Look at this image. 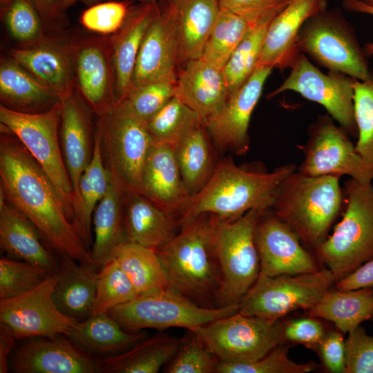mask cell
<instances>
[{"instance_id":"obj_1","label":"cell","mask_w":373,"mask_h":373,"mask_svg":"<svg viewBox=\"0 0 373 373\" xmlns=\"http://www.w3.org/2000/svg\"><path fill=\"white\" fill-rule=\"evenodd\" d=\"M0 127V194L32 222L49 248L93 263L50 178L21 142Z\"/></svg>"},{"instance_id":"obj_2","label":"cell","mask_w":373,"mask_h":373,"mask_svg":"<svg viewBox=\"0 0 373 373\" xmlns=\"http://www.w3.org/2000/svg\"><path fill=\"white\" fill-rule=\"evenodd\" d=\"M296 169L290 163L268 172L238 166L231 160L222 161L216 165L204 186L191 196L179 224L204 213L232 220L252 209H271L283 182Z\"/></svg>"},{"instance_id":"obj_3","label":"cell","mask_w":373,"mask_h":373,"mask_svg":"<svg viewBox=\"0 0 373 373\" xmlns=\"http://www.w3.org/2000/svg\"><path fill=\"white\" fill-rule=\"evenodd\" d=\"M220 219L204 213L182 225V229L156 251L169 287L195 303L211 307L220 285L216 235Z\"/></svg>"},{"instance_id":"obj_4","label":"cell","mask_w":373,"mask_h":373,"mask_svg":"<svg viewBox=\"0 0 373 373\" xmlns=\"http://www.w3.org/2000/svg\"><path fill=\"white\" fill-rule=\"evenodd\" d=\"M340 178L309 176L296 169L280 189L271 211L308 248L315 250L327 238L345 204Z\"/></svg>"},{"instance_id":"obj_5","label":"cell","mask_w":373,"mask_h":373,"mask_svg":"<svg viewBox=\"0 0 373 373\" xmlns=\"http://www.w3.org/2000/svg\"><path fill=\"white\" fill-rule=\"evenodd\" d=\"M343 189V218L314 250L336 282L373 258V183L349 178Z\"/></svg>"},{"instance_id":"obj_6","label":"cell","mask_w":373,"mask_h":373,"mask_svg":"<svg viewBox=\"0 0 373 373\" xmlns=\"http://www.w3.org/2000/svg\"><path fill=\"white\" fill-rule=\"evenodd\" d=\"M95 130L100 137L104 164L122 198L142 194L144 168L154 144L146 122L115 104L98 117Z\"/></svg>"},{"instance_id":"obj_7","label":"cell","mask_w":373,"mask_h":373,"mask_svg":"<svg viewBox=\"0 0 373 373\" xmlns=\"http://www.w3.org/2000/svg\"><path fill=\"white\" fill-rule=\"evenodd\" d=\"M267 211L252 209L237 219L220 220L216 235L220 271L216 298L218 307L239 303L256 281L260 265L256 228Z\"/></svg>"},{"instance_id":"obj_8","label":"cell","mask_w":373,"mask_h":373,"mask_svg":"<svg viewBox=\"0 0 373 373\" xmlns=\"http://www.w3.org/2000/svg\"><path fill=\"white\" fill-rule=\"evenodd\" d=\"M297 44L300 52L328 71L359 81L373 78L353 28L337 10L326 9L309 19L300 30Z\"/></svg>"},{"instance_id":"obj_9","label":"cell","mask_w":373,"mask_h":373,"mask_svg":"<svg viewBox=\"0 0 373 373\" xmlns=\"http://www.w3.org/2000/svg\"><path fill=\"white\" fill-rule=\"evenodd\" d=\"M239 303L220 307L201 306L168 287L111 309L108 314L125 330L184 327L191 330L215 320L238 312Z\"/></svg>"},{"instance_id":"obj_10","label":"cell","mask_w":373,"mask_h":373,"mask_svg":"<svg viewBox=\"0 0 373 373\" xmlns=\"http://www.w3.org/2000/svg\"><path fill=\"white\" fill-rule=\"evenodd\" d=\"M61 108L62 101L39 113H19L0 105V123L21 142L50 178L72 222L75 194L60 146Z\"/></svg>"},{"instance_id":"obj_11","label":"cell","mask_w":373,"mask_h":373,"mask_svg":"<svg viewBox=\"0 0 373 373\" xmlns=\"http://www.w3.org/2000/svg\"><path fill=\"white\" fill-rule=\"evenodd\" d=\"M219 361L245 363L259 359L285 341L278 321L237 312L190 330Z\"/></svg>"},{"instance_id":"obj_12","label":"cell","mask_w":373,"mask_h":373,"mask_svg":"<svg viewBox=\"0 0 373 373\" xmlns=\"http://www.w3.org/2000/svg\"><path fill=\"white\" fill-rule=\"evenodd\" d=\"M336 283L327 267L314 272L269 276L259 274L239 303L238 312L277 321L298 309H310Z\"/></svg>"},{"instance_id":"obj_13","label":"cell","mask_w":373,"mask_h":373,"mask_svg":"<svg viewBox=\"0 0 373 373\" xmlns=\"http://www.w3.org/2000/svg\"><path fill=\"white\" fill-rule=\"evenodd\" d=\"M303 154L297 171L309 176L348 175L363 183L372 182L373 172L359 155L348 134L327 113L318 115L309 126Z\"/></svg>"},{"instance_id":"obj_14","label":"cell","mask_w":373,"mask_h":373,"mask_svg":"<svg viewBox=\"0 0 373 373\" xmlns=\"http://www.w3.org/2000/svg\"><path fill=\"white\" fill-rule=\"evenodd\" d=\"M289 68L287 78L267 97L272 98L285 91L297 93L321 104L348 135L357 137L354 102L355 79L339 73H325L303 52Z\"/></svg>"},{"instance_id":"obj_15","label":"cell","mask_w":373,"mask_h":373,"mask_svg":"<svg viewBox=\"0 0 373 373\" xmlns=\"http://www.w3.org/2000/svg\"><path fill=\"white\" fill-rule=\"evenodd\" d=\"M58 273H50L30 291L0 300V323L17 339L67 336L79 321L66 316L57 307L53 291Z\"/></svg>"},{"instance_id":"obj_16","label":"cell","mask_w":373,"mask_h":373,"mask_svg":"<svg viewBox=\"0 0 373 373\" xmlns=\"http://www.w3.org/2000/svg\"><path fill=\"white\" fill-rule=\"evenodd\" d=\"M75 90L94 115L102 116L117 103L110 36L72 37Z\"/></svg>"},{"instance_id":"obj_17","label":"cell","mask_w":373,"mask_h":373,"mask_svg":"<svg viewBox=\"0 0 373 373\" xmlns=\"http://www.w3.org/2000/svg\"><path fill=\"white\" fill-rule=\"evenodd\" d=\"M255 240L260 274L276 276L319 269L315 258L303 247L298 235L271 209L267 211L258 222Z\"/></svg>"},{"instance_id":"obj_18","label":"cell","mask_w":373,"mask_h":373,"mask_svg":"<svg viewBox=\"0 0 373 373\" xmlns=\"http://www.w3.org/2000/svg\"><path fill=\"white\" fill-rule=\"evenodd\" d=\"M272 70L256 66L247 80L229 95L220 111L204 122L205 128L220 148L238 155L247 152L251 117Z\"/></svg>"},{"instance_id":"obj_19","label":"cell","mask_w":373,"mask_h":373,"mask_svg":"<svg viewBox=\"0 0 373 373\" xmlns=\"http://www.w3.org/2000/svg\"><path fill=\"white\" fill-rule=\"evenodd\" d=\"M10 368L17 373H96L97 358L66 336L38 337L12 354Z\"/></svg>"},{"instance_id":"obj_20","label":"cell","mask_w":373,"mask_h":373,"mask_svg":"<svg viewBox=\"0 0 373 373\" xmlns=\"http://www.w3.org/2000/svg\"><path fill=\"white\" fill-rule=\"evenodd\" d=\"M71 40L48 35L35 45L11 48L9 56L64 101L75 91Z\"/></svg>"},{"instance_id":"obj_21","label":"cell","mask_w":373,"mask_h":373,"mask_svg":"<svg viewBox=\"0 0 373 373\" xmlns=\"http://www.w3.org/2000/svg\"><path fill=\"white\" fill-rule=\"evenodd\" d=\"M327 6V0H291L269 25L256 66L290 68L300 53L297 44L300 30Z\"/></svg>"},{"instance_id":"obj_22","label":"cell","mask_w":373,"mask_h":373,"mask_svg":"<svg viewBox=\"0 0 373 373\" xmlns=\"http://www.w3.org/2000/svg\"><path fill=\"white\" fill-rule=\"evenodd\" d=\"M93 115V113L75 90L69 97L62 101L60 146L73 188L75 203L78 198L81 177L90 162L94 152L95 129Z\"/></svg>"},{"instance_id":"obj_23","label":"cell","mask_w":373,"mask_h":373,"mask_svg":"<svg viewBox=\"0 0 373 373\" xmlns=\"http://www.w3.org/2000/svg\"><path fill=\"white\" fill-rule=\"evenodd\" d=\"M180 63L175 30L166 12L160 10L142 41L133 74L132 87L176 78L175 68Z\"/></svg>"},{"instance_id":"obj_24","label":"cell","mask_w":373,"mask_h":373,"mask_svg":"<svg viewBox=\"0 0 373 373\" xmlns=\"http://www.w3.org/2000/svg\"><path fill=\"white\" fill-rule=\"evenodd\" d=\"M142 194L179 222L191 195L182 178L173 146L155 143L152 146L144 168Z\"/></svg>"},{"instance_id":"obj_25","label":"cell","mask_w":373,"mask_h":373,"mask_svg":"<svg viewBox=\"0 0 373 373\" xmlns=\"http://www.w3.org/2000/svg\"><path fill=\"white\" fill-rule=\"evenodd\" d=\"M177 75L175 95L204 122L224 106L229 93L222 70L202 58L185 63Z\"/></svg>"},{"instance_id":"obj_26","label":"cell","mask_w":373,"mask_h":373,"mask_svg":"<svg viewBox=\"0 0 373 373\" xmlns=\"http://www.w3.org/2000/svg\"><path fill=\"white\" fill-rule=\"evenodd\" d=\"M160 11L156 1H144L131 8L122 27L110 36L116 79L117 103L127 95L132 87L133 74L142 41L150 24Z\"/></svg>"},{"instance_id":"obj_27","label":"cell","mask_w":373,"mask_h":373,"mask_svg":"<svg viewBox=\"0 0 373 373\" xmlns=\"http://www.w3.org/2000/svg\"><path fill=\"white\" fill-rule=\"evenodd\" d=\"M32 222L0 194V247L7 257L57 272L59 264Z\"/></svg>"},{"instance_id":"obj_28","label":"cell","mask_w":373,"mask_h":373,"mask_svg":"<svg viewBox=\"0 0 373 373\" xmlns=\"http://www.w3.org/2000/svg\"><path fill=\"white\" fill-rule=\"evenodd\" d=\"M220 10L219 0H169L164 10L175 30L180 62L199 59Z\"/></svg>"},{"instance_id":"obj_29","label":"cell","mask_w":373,"mask_h":373,"mask_svg":"<svg viewBox=\"0 0 373 373\" xmlns=\"http://www.w3.org/2000/svg\"><path fill=\"white\" fill-rule=\"evenodd\" d=\"M126 240L154 249L162 247L175 235L178 220L141 193L122 198Z\"/></svg>"},{"instance_id":"obj_30","label":"cell","mask_w":373,"mask_h":373,"mask_svg":"<svg viewBox=\"0 0 373 373\" xmlns=\"http://www.w3.org/2000/svg\"><path fill=\"white\" fill-rule=\"evenodd\" d=\"M99 269L93 263L61 256L53 299L62 313L77 321L92 315Z\"/></svg>"},{"instance_id":"obj_31","label":"cell","mask_w":373,"mask_h":373,"mask_svg":"<svg viewBox=\"0 0 373 373\" xmlns=\"http://www.w3.org/2000/svg\"><path fill=\"white\" fill-rule=\"evenodd\" d=\"M0 101L1 105L14 111L39 113L61 100L9 56L1 59Z\"/></svg>"},{"instance_id":"obj_32","label":"cell","mask_w":373,"mask_h":373,"mask_svg":"<svg viewBox=\"0 0 373 373\" xmlns=\"http://www.w3.org/2000/svg\"><path fill=\"white\" fill-rule=\"evenodd\" d=\"M79 349L96 358L115 356L134 347L146 337L142 332L125 330L108 313L90 316L66 336Z\"/></svg>"},{"instance_id":"obj_33","label":"cell","mask_w":373,"mask_h":373,"mask_svg":"<svg viewBox=\"0 0 373 373\" xmlns=\"http://www.w3.org/2000/svg\"><path fill=\"white\" fill-rule=\"evenodd\" d=\"M184 339L165 334L145 338L123 353L97 358L99 372H158L175 356Z\"/></svg>"},{"instance_id":"obj_34","label":"cell","mask_w":373,"mask_h":373,"mask_svg":"<svg viewBox=\"0 0 373 373\" xmlns=\"http://www.w3.org/2000/svg\"><path fill=\"white\" fill-rule=\"evenodd\" d=\"M111 184V177L103 162L100 137L95 130V148L92 160L79 182L78 198L73 207V227L90 251L94 211Z\"/></svg>"},{"instance_id":"obj_35","label":"cell","mask_w":373,"mask_h":373,"mask_svg":"<svg viewBox=\"0 0 373 373\" xmlns=\"http://www.w3.org/2000/svg\"><path fill=\"white\" fill-rule=\"evenodd\" d=\"M93 224L94 239L90 255L93 263L101 268L113 258L117 249L127 242L122 198L112 183L94 211Z\"/></svg>"},{"instance_id":"obj_36","label":"cell","mask_w":373,"mask_h":373,"mask_svg":"<svg viewBox=\"0 0 373 373\" xmlns=\"http://www.w3.org/2000/svg\"><path fill=\"white\" fill-rule=\"evenodd\" d=\"M310 316L332 321L338 331L349 333L373 319V287L329 291L312 308Z\"/></svg>"},{"instance_id":"obj_37","label":"cell","mask_w":373,"mask_h":373,"mask_svg":"<svg viewBox=\"0 0 373 373\" xmlns=\"http://www.w3.org/2000/svg\"><path fill=\"white\" fill-rule=\"evenodd\" d=\"M113 258L131 280L138 296L169 287L155 250L127 241L117 249Z\"/></svg>"},{"instance_id":"obj_38","label":"cell","mask_w":373,"mask_h":373,"mask_svg":"<svg viewBox=\"0 0 373 373\" xmlns=\"http://www.w3.org/2000/svg\"><path fill=\"white\" fill-rule=\"evenodd\" d=\"M173 149L184 183L192 196L204 186L216 167L204 125L188 133Z\"/></svg>"},{"instance_id":"obj_39","label":"cell","mask_w":373,"mask_h":373,"mask_svg":"<svg viewBox=\"0 0 373 373\" xmlns=\"http://www.w3.org/2000/svg\"><path fill=\"white\" fill-rule=\"evenodd\" d=\"M155 144L174 147L193 130L204 124L202 119L178 97H172L146 122Z\"/></svg>"},{"instance_id":"obj_40","label":"cell","mask_w":373,"mask_h":373,"mask_svg":"<svg viewBox=\"0 0 373 373\" xmlns=\"http://www.w3.org/2000/svg\"><path fill=\"white\" fill-rule=\"evenodd\" d=\"M251 28L238 15L220 8L200 58L223 70Z\"/></svg>"},{"instance_id":"obj_41","label":"cell","mask_w":373,"mask_h":373,"mask_svg":"<svg viewBox=\"0 0 373 373\" xmlns=\"http://www.w3.org/2000/svg\"><path fill=\"white\" fill-rule=\"evenodd\" d=\"M137 296L131 280L113 258L99 269L92 315L108 313Z\"/></svg>"},{"instance_id":"obj_42","label":"cell","mask_w":373,"mask_h":373,"mask_svg":"<svg viewBox=\"0 0 373 373\" xmlns=\"http://www.w3.org/2000/svg\"><path fill=\"white\" fill-rule=\"evenodd\" d=\"M268 26L251 28L224 67L229 95L240 88L255 70Z\"/></svg>"},{"instance_id":"obj_43","label":"cell","mask_w":373,"mask_h":373,"mask_svg":"<svg viewBox=\"0 0 373 373\" xmlns=\"http://www.w3.org/2000/svg\"><path fill=\"white\" fill-rule=\"evenodd\" d=\"M1 10L7 30L19 47L35 45L48 36L32 0H12Z\"/></svg>"},{"instance_id":"obj_44","label":"cell","mask_w":373,"mask_h":373,"mask_svg":"<svg viewBox=\"0 0 373 373\" xmlns=\"http://www.w3.org/2000/svg\"><path fill=\"white\" fill-rule=\"evenodd\" d=\"M176 79H166L132 87L116 104L146 122L175 96Z\"/></svg>"},{"instance_id":"obj_45","label":"cell","mask_w":373,"mask_h":373,"mask_svg":"<svg viewBox=\"0 0 373 373\" xmlns=\"http://www.w3.org/2000/svg\"><path fill=\"white\" fill-rule=\"evenodd\" d=\"M50 273L26 261L3 257L0 259V300L22 295L41 283Z\"/></svg>"},{"instance_id":"obj_46","label":"cell","mask_w":373,"mask_h":373,"mask_svg":"<svg viewBox=\"0 0 373 373\" xmlns=\"http://www.w3.org/2000/svg\"><path fill=\"white\" fill-rule=\"evenodd\" d=\"M354 117L357 128L355 149L373 172V78L355 79Z\"/></svg>"},{"instance_id":"obj_47","label":"cell","mask_w":373,"mask_h":373,"mask_svg":"<svg viewBox=\"0 0 373 373\" xmlns=\"http://www.w3.org/2000/svg\"><path fill=\"white\" fill-rule=\"evenodd\" d=\"M289 346L283 343L269 353L256 361L245 363H225L218 361V373H307L316 369L313 362L298 363L288 355Z\"/></svg>"},{"instance_id":"obj_48","label":"cell","mask_w":373,"mask_h":373,"mask_svg":"<svg viewBox=\"0 0 373 373\" xmlns=\"http://www.w3.org/2000/svg\"><path fill=\"white\" fill-rule=\"evenodd\" d=\"M131 8L129 3L108 1L91 5L81 15V25L99 35L111 36L124 23Z\"/></svg>"},{"instance_id":"obj_49","label":"cell","mask_w":373,"mask_h":373,"mask_svg":"<svg viewBox=\"0 0 373 373\" xmlns=\"http://www.w3.org/2000/svg\"><path fill=\"white\" fill-rule=\"evenodd\" d=\"M192 333V332H191ZM186 338L180 348L168 363L165 372L212 373L216 372V362L192 333Z\"/></svg>"},{"instance_id":"obj_50","label":"cell","mask_w":373,"mask_h":373,"mask_svg":"<svg viewBox=\"0 0 373 373\" xmlns=\"http://www.w3.org/2000/svg\"><path fill=\"white\" fill-rule=\"evenodd\" d=\"M291 0H219L220 8L235 13L250 27L269 25Z\"/></svg>"},{"instance_id":"obj_51","label":"cell","mask_w":373,"mask_h":373,"mask_svg":"<svg viewBox=\"0 0 373 373\" xmlns=\"http://www.w3.org/2000/svg\"><path fill=\"white\" fill-rule=\"evenodd\" d=\"M345 373H373V336L358 326L345 340Z\"/></svg>"},{"instance_id":"obj_52","label":"cell","mask_w":373,"mask_h":373,"mask_svg":"<svg viewBox=\"0 0 373 373\" xmlns=\"http://www.w3.org/2000/svg\"><path fill=\"white\" fill-rule=\"evenodd\" d=\"M283 327L285 340L302 344L313 350L318 349L327 333L322 323L312 316L291 320Z\"/></svg>"},{"instance_id":"obj_53","label":"cell","mask_w":373,"mask_h":373,"mask_svg":"<svg viewBox=\"0 0 373 373\" xmlns=\"http://www.w3.org/2000/svg\"><path fill=\"white\" fill-rule=\"evenodd\" d=\"M318 350L323 363L329 372L345 373V340L342 332H327L319 345Z\"/></svg>"},{"instance_id":"obj_54","label":"cell","mask_w":373,"mask_h":373,"mask_svg":"<svg viewBox=\"0 0 373 373\" xmlns=\"http://www.w3.org/2000/svg\"><path fill=\"white\" fill-rule=\"evenodd\" d=\"M337 290L373 287V258L336 282Z\"/></svg>"},{"instance_id":"obj_55","label":"cell","mask_w":373,"mask_h":373,"mask_svg":"<svg viewBox=\"0 0 373 373\" xmlns=\"http://www.w3.org/2000/svg\"><path fill=\"white\" fill-rule=\"evenodd\" d=\"M16 340L10 330L0 323V373L8 372V358L15 349Z\"/></svg>"},{"instance_id":"obj_56","label":"cell","mask_w":373,"mask_h":373,"mask_svg":"<svg viewBox=\"0 0 373 373\" xmlns=\"http://www.w3.org/2000/svg\"><path fill=\"white\" fill-rule=\"evenodd\" d=\"M60 0H32L45 26L57 22L64 14L59 10Z\"/></svg>"},{"instance_id":"obj_57","label":"cell","mask_w":373,"mask_h":373,"mask_svg":"<svg viewBox=\"0 0 373 373\" xmlns=\"http://www.w3.org/2000/svg\"><path fill=\"white\" fill-rule=\"evenodd\" d=\"M343 6L348 11L373 16V6L367 5L361 0H343ZM363 50L366 55H373V42L366 44Z\"/></svg>"},{"instance_id":"obj_58","label":"cell","mask_w":373,"mask_h":373,"mask_svg":"<svg viewBox=\"0 0 373 373\" xmlns=\"http://www.w3.org/2000/svg\"><path fill=\"white\" fill-rule=\"evenodd\" d=\"M101 0H60L59 1V10L64 14L65 11L78 1L83 2L88 5H93L99 3Z\"/></svg>"},{"instance_id":"obj_59","label":"cell","mask_w":373,"mask_h":373,"mask_svg":"<svg viewBox=\"0 0 373 373\" xmlns=\"http://www.w3.org/2000/svg\"><path fill=\"white\" fill-rule=\"evenodd\" d=\"M12 0H0L1 8L5 7L9 4Z\"/></svg>"},{"instance_id":"obj_60","label":"cell","mask_w":373,"mask_h":373,"mask_svg":"<svg viewBox=\"0 0 373 373\" xmlns=\"http://www.w3.org/2000/svg\"><path fill=\"white\" fill-rule=\"evenodd\" d=\"M361 1L367 3V5L373 6V0H361Z\"/></svg>"},{"instance_id":"obj_61","label":"cell","mask_w":373,"mask_h":373,"mask_svg":"<svg viewBox=\"0 0 373 373\" xmlns=\"http://www.w3.org/2000/svg\"><path fill=\"white\" fill-rule=\"evenodd\" d=\"M144 1H156V0H144Z\"/></svg>"}]
</instances>
